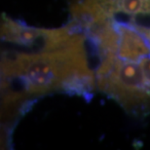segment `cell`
Instances as JSON below:
<instances>
[{
    "mask_svg": "<svg viewBox=\"0 0 150 150\" xmlns=\"http://www.w3.org/2000/svg\"><path fill=\"white\" fill-rule=\"evenodd\" d=\"M71 15L95 46L98 89L132 115H147L142 67L150 61V0H75Z\"/></svg>",
    "mask_w": 150,
    "mask_h": 150,
    "instance_id": "cell-1",
    "label": "cell"
},
{
    "mask_svg": "<svg viewBox=\"0 0 150 150\" xmlns=\"http://www.w3.org/2000/svg\"><path fill=\"white\" fill-rule=\"evenodd\" d=\"M75 31L73 40L58 49L4 56L2 91L5 105L25 100L29 95L61 89L78 94L92 91L96 79L88 64L85 37Z\"/></svg>",
    "mask_w": 150,
    "mask_h": 150,
    "instance_id": "cell-2",
    "label": "cell"
}]
</instances>
